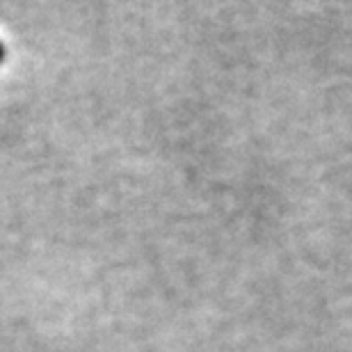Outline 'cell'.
Returning <instances> with one entry per match:
<instances>
[{"instance_id":"6da1fadb","label":"cell","mask_w":352,"mask_h":352,"mask_svg":"<svg viewBox=\"0 0 352 352\" xmlns=\"http://www.w3.org/2000/svg\"><path fill=\"white\" fill-rule=\"evenodd\" d=\"M3 60H5V46L0 44V62H3Z\"/></svg>"}]
</instances>
